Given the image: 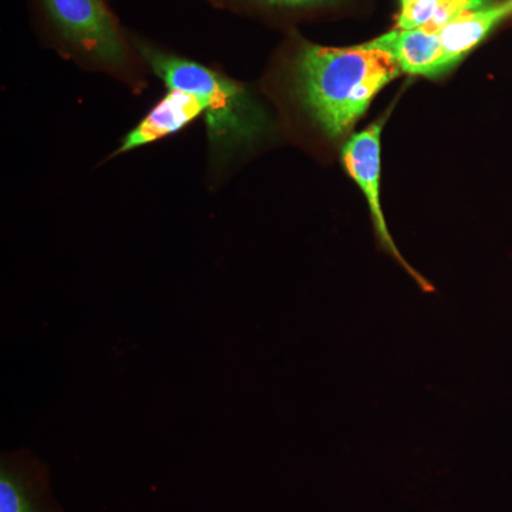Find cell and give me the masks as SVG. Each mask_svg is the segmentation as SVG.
Wrapping results in <instances>:
<instances>
[{"mask_svg":"<svg viewBox=\"0 0 512 512\" xmlns=\"http://www.w3.org/2000/svg\"><path fill=\"white\" fill-rule=\"evenodd\" d=\"M402 74L380 50L302 46L295 62L296 92L312 119L339 138L366 113L377 93Z\"/></svg>","mask_w":512,"mask_h":512,"instance_id":"cell-1","label":"cell"},{"mask_svg":"<svg viewBox=\"0 0 512 512\" xmlns=\"http://www.w3.org/2000/svg\"><path fill=\"white\" fill-rule=\"evenodd\" d=\"M141 56L170 90L194 94L207 106V127L214 143L249 141L261 131V116L247 90L202 64L140 46Z\"/></svg>","mask_w":512,"mask_h":512,"instance_id":"cell-2","label":"cell"},{"mask_svg":"<svg viewBox=\"0 0 512 512\" xmlns=\"http://www.w3.org/2000/svg\"><path fill=\"white\" fill-rule=\"evenodd\" d=\"M382 130L383 123H376L355 134L342 148V161L350 177L356 181L360 190L365 194L376 237L379 239L383 251L392 256L394 261L399 262L400 266L406 269L407 274L412 276L424 292H433L434 286L413 266L407 264L406 259L400 254L399 248L394 244L389 227H387L386 218H384L382 201H380V171H382L380 170V137H382Z\"/></svg>","mask_w":512,"mask_h":512,"instance_id":"cell-3","label":"cell"},{"mask_svg":"<svg viewBox=\"0 0 512 512\" xmlns=\"http://www.w3.org/2000/svg\"><path fill=\"white\" fill-rule=\"evenodd\" d=\"M67 39L96 59L120 66L126 60L123 37L101 0H43Z\"/></svg>","mask_w":512,"mask_h":512,"instance_id":"cell-4","label":"cell"},{"mask_svg":"<svg viewBox=\"0 0 512 512\" xmlns=\"http://www.w3.org/2000/svg\"><path fill=\"white\" fill-rule=\"evenodd\" d=\"M360 50H380L399 64L402 73L434 79L439 76L443 46L439 35L421 29H396L386 35L355 46Z\"/></svg>","mask_w":512,"mask_h":512,"instance_id":"cell-5","label":"cell"},{"mask_svg":"<svg viewBox=\"0 0 512 512\" xmlns=\"http://www.w3.org/2000/svg\"><path fill=\"white\" fill-rule=\"evenodd\" d=\"M207 106L194 94L184 90H170V93L158 103L156 109L141 121L133 131L124 137L119 153H127L134 148L146 146L160 138L177 133L201 114Z\"/></svg>","mask_w":512,"mask_h":512,"instance_id":"cell-6","label":"cell"},{"mask_svg":"<svg viewBox=\"0 0 512 512\" xmlns=\"http://www.w3.org/2000/svg\"><path fill=\"white\" fill-rule=\"evenodd\" d=\"M510 13L511 2L500 3L466 13L441 30L439 37L443 55L439 63V76L460 63Z\"/></svg>","mask_w":512,"mask_h":512,"instance_id":"cell-7","label":"cell"},{"mask_svg":"<svg viewBox=\"0 0 512 512\" xmlns=\"http://www.w3.org/2000/svg\"><path fill=\"white\" fill-rule=\"evenodd\" d=\"M0 512H43L26 474L5 463L0 470Z\"/></svg>","mask_w":512,"mask_h":512,"instance_id":"cell-8","label":"cell"},{"mask_svg":"<svg viewBox=\"0 0 512 512\" xmlns=\"http://www.w3.org/2000/svg\"><path fill=\"white\" fill-rule=\"evenodd\" d=\"M493 2L494 0H441L433 18L421 30L431 33V35H439L441 30L453 23L454 20L461 18L466 13L493 6Z\"/></svg>","mask_w":512,"mask_h":512,"instance_id":"cell-9","label":"cell"},{"mask_svg":"<svg viewBox=\"0 0 512 512\" xmlns=\"http://www.w3.org/2000/svg\"><path fill=\"white\" fill-rule=\"evenodd\" d=\"M441 0H414L402 6L397 29L414 30L421 29L427 22H430L439 8Z\"/></svg>","mask_w":512,"mask_h":512,"instance_id":"cell-10","label":"cell"},{"mask_svg":"<svg viewBox=\"0 0 512 512\" xmlns=\"http://www.w3.org/2000/svg\"><path fill=\"white\" fill-rule=\"evenodd\" d=\"M264 2L272 3V5L303 6L313 5V3L328 2V0H264Z\"/></svg>","mask_w":512,"mask_h":512,"instance_id":"cell-11","label":"cell"},{"mask_svg":"<svg viewBox=\"0 0 512 512\" xmlns=\"http://www.w3.org/2000/svg\"><path fill=\"white\" fill-rule=\"evenodd\" d=\"M414 2V0H402V6L407 5V3Z\"/></svg>","mask_w":512,"mask_h":512,"instance_id":"cell-12","label":"cell"},{"mask_svg":"<svg viewBox=\"0 0 512 512\" xmlns=\"http://www.w3.org/2000/svg\"><path fill=\"white\" fill-rule=\"evenodd\" d=\"M510 2H511V5H512V0H510Z\"/></svg>","mask_w":512,"mask_h":512,"instance_id":"cell-13","label":"cell"}]
</instances>
